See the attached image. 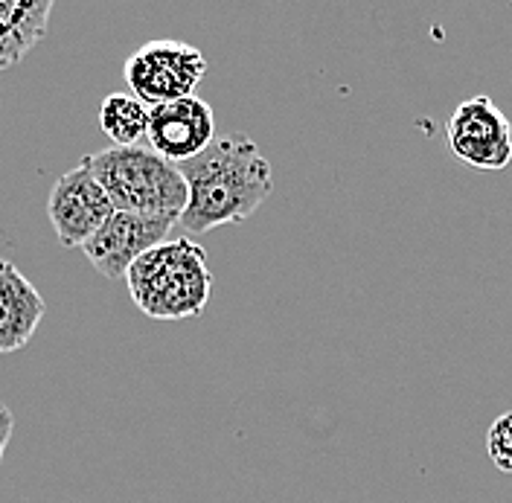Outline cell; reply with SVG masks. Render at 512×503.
I'll list each match as a JSON object with an SVG mask.
<instances>
[{"label": "cell", "instance_id": "obj_13", "mask_svg": "<svg viewBox=\"0 0 512 503\" xmlns=\"http://www.w3.org/2000/svg\"><path fill=\"white\" fill-rule=\"evenodd\" d=\"M12 431H15V416H12V410L0 402V463H3V454H6V445H9Z\"/></svg>", "mask_w": 512, "mask_h": 503}, {"label": "cell", "instance_id": "obj_5", "mask_svg": "<svg viewBox=\"0 0 512 503\" xmlns=\"http://www.w3.org/2000/svg\"><path fill=\"white\" fill-rule=\"evenodd\" d=\"M448 146L472 169H504L512 163L510 117L486 94L460 102L448 120Z\"/></svg>", "mask_w": 512, "mask_h": 503}, {"label": "cell", "instance_id": "obj_1", "mask_svg": "<svg viewBox=\"0 0 512 503\" xmlns=\"http://www.w3.org/2000/svg\"><path fill=\"white\" fill-rule=\"evenodd\" d=\"M178 169L190 189L178 224L190 236L251 219L274 189L271 163L248 134L216 137L198 158Z\"/></svg>", "mask_w": 512, "mask_h": 503}, {"label": "cell", "instance_id": "obj_10", "mask_svg": "<svg viewBox=\"0 0 512 503\" xmlns=\"http://www.w3.org/2000/svg\"><path fill=\"white\" fill-rule=\"evenodd\" d=\"M53 0H0V70L18 64L47 35Z\"/></svg>", "mask_w": 512, "mask_h": 503}, {"label": "cell", "instance_id": "obj_2", "mask_svg": "<svg viewBox=\"0 0 512 503\" xmlns=\"http://www.w3.org/2000/svg\"><path fill=\"white\" fill-rule=\"evenodd\" d=\"M126 283L140 312L155 320H184L207 309L213 274L204 248L181 236L143 253L128 268Z\"/></svg>", "mask_w": 512, "mask_h": 503}, {"label": "cell", "instance_id": "obj_4", "mask_svg": "<svg viewBox=\"0 0 512 503\" xmlns=\"http://www.w3.org/2000/svg\"><path fill=\"white\" fill-rule=\"evenodd\" d=\"M123 76L131 94L155 108L192 96L207 76V59L184 41H149L128 59Z\"/></svg>", "mask_w": 512, "mask_h": 503}, {"label": "cell", "instance_id": "obj_8", "mask_svg": "<svg viewBox=\"0 0 512 503\" xmlns=\"http://www.w3.org/2000/svg\"><path fill=\"white\" fill-rule=\"evenodd\" d=\"M149 149L163 160L181 166L198 158L216 140L213 108L201 96H184L149 108Z\"/></svg>", "mask_w": 512, "mask_h": 503}, {"label": "cell", "instance_id": "obj_6", "mask_svg": "<svg viewBox=\"0 0 512 503\" xmlns=\"http://www.w3.org/2000/svg\"><path fill=\"white\" fill-rule=\"evenodd\" d=\"M114 213L117 210L96 181L88 158L79 160L76 169L64 172L47 198V216L64 248H82Z\"/></svg>", "mask_w": 512, "mask_h": 503}, {"label": "cell", "instance_id": "obj_7", "mask_svg": "<svg viewBox=\"0 0 512 503\" xmlns=\"http://www.w3.org/2000/svg\"><path fill=\"white\" fill-rule=\"evenodd\" d=\"M181 219L172 216H137V213H114L94 236L82 245L88 262L105 280H123L128 268L152 248L166 242L172 227Z\"/></svg>", "mask_w": 512, "mask_h": 503}, {"label": "cell", "instance_id": "obj_9", "mask_svg": "<svg viewBox=\"0 0 512 503\" xmlns=\"http://www.w3.org/2000/svg\"><path fill=\"white\" fill-rule=\"evenodd\" d=\"M47 312L38 288L9 259H0V352H15L30 344Z\"/></svg>", "mask_w": 512, "mask_h": 503}, {"label": "cell", "instance_id": "obj_12", "mask_svg": "<svg viewBox=\"0 0 512 503\" xmlns=\"http://www.w3.org/2000/svg\"><path fill=\"white\" fill-rule=\"evenodd\" d=\"M486 454L498 472L512 474V410L501 413L486 431Z\"/></svg>", "mask_w": 512, "mask_h": 503}, {"label": "cell", "instance_id": "obj_11", "mask_svg": "<svg viewBox=\"0 0 512 503\" xmlns=\"http://www.w3.org/2000/svg\"><path fill=\"white\" fill-rule=\"evenodd\" d=\"M99 128L114 146H140L149 131V105L134 94H108L99 105Z\"/></svg>", "mask_w": 512, "mask_h": 503}, {"label": "cell", "instance_id": "obj_3", "mask_svg": "<svg viewBox=\"0 0 512 503\" xmlns=\"http://www.w3.org/2000/svg\"><path fill=\"white\" fill-rule=\"evenodd\" d=\"M88 163L120 213L181 219L187 210L190 189L181 169L149 146H111L91 155Z\"/></svg>", "mask_w": 512, "mask_h": 503}]
</instances>
